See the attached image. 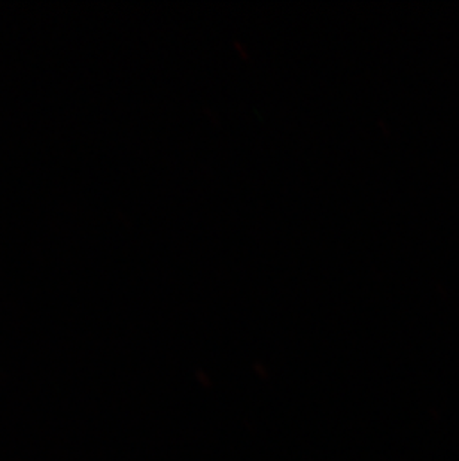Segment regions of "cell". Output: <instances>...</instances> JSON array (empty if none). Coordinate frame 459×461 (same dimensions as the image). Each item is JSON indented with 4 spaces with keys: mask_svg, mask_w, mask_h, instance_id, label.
I'll use <instances>...</instances> for the list:
<instances>
[]
</instances>
